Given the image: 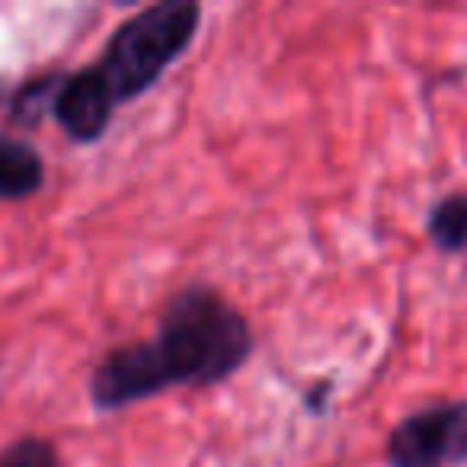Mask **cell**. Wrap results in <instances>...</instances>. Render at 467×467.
Listing matches in <instances>:
<instances>
[{
	"mask_svg": "<svg viewBox=\"0 0 467 467\" xmlns=\"http://www.w3.org/2000/svg\"><path fill=\"white\" fill-rule=\"evenodd\" d=\"M324 394H330V384H320L317 390H311V394H307V407L314 410V413H320V407H324Z\"/></svg>",
	"mask_w": 467,
	"mask_h": 467,
	"instance_id": "cell-10",
	"label": "cell"
},
{
	"mask_svg": "<svg viewBox=\"0 0 467 467\" xmlns=\"http://www.w3.org/2000/svg\"><path fill=\"white\" fill-rule=\"evenodd\" d=\"M163 390H170V378L150 339H138L106 352L90 375V403L99 413L125 410Z\"/></svg>",
	"mask_w": 467,
	"mask_h": 467,
	"instance_id": "cell-4",
	"label": "cell"
},
{
	"mask_svg": "<svg viewBox=\"0 0 467 467\" xmlns=\"http://www.w3.org/2000/svg\"><path fill=\"white\" fill-rule=\"evenodd\" d=\"M116 106L119 103L112 97L99 65H87L80 71L61 78L52 103V116L71 141L93 144L106 135Z\"/></svg>",
	"mask_w": 467,
	"mask_h": 467,
	"instance_id": "cell-5",
	"label": "cell"
},
{
	"mask_svg": "<svg viewBox=\"0 0 467 467\" xmlns=\"http://www.w3.org/2000/svg\"><path fill=\"white\" fill-rule=\"evenodd\" d=\"M390 467H458L467 461V400L403 416L388 435Z\"/></svg>",
	"mask_w": 467,
	"mask_h": 467,
	"instance_id": "cell-3",
	"label": "cell"
},
{
	"mask_svg": "<svg viewBox=\"0 0 467 467\" xmlns=\"http://www.w3.org/2000/svg\"><path fill=\"white\" fill-rule=\"evenodd\" d=\"M150 346L170 388H214L247 365L254 330L218 288L195 282L170 298Z\"/></svg>",
	"mask_w": 467,
	"mask_h": 467,
	"instance_id": "cell-1",
	"label": "cell"
},
{
	"mask_svg": "<svg viewBox=\"0 0 467 467\" xmlns=\"http://www.w3.org/2000/svg\"><path fill=\"white\" fill-rule=\"evenodd\" d=\"M0 467H61V458L42 435H20L0 451Z\"/></svg>",
	"mask_w": 467,
	"mask_h": 467,
	"instance_id": "cell-9",
	"label": "cell"
},
{
	"mask_svg": "<svg viewBox=\"0 0 467 467\" xmlns=\"http://www.w3.org/2000/svg\"><path fill=\"white\" fill-rule=\"evenodd\" d=\"M429 241L441 250V254H464L467 250V192L445 195L435 202L426 221Z\"/></svg>",
	"mask_w": 467,
	"mask_h": 467,
	"instance_id": "cell-7",
	"label": "cell"
},
{
	"mask_svg": "<svg viewBox=\"0 0 467 467\" xmlns=\"http://www.w3.org/2000/svg\"><path fill=\"white\" fill-rule=\"evenodd\" d=\"M202 26V7L195 0H163L138 10L106 42L103 71L116 103L144 97L170 65L182 58Z\"/></svg>",
	"mask_w": 467,
	"mask_h": 467,
	"instance_id": "cell-2",
	"label": "cell"
},
{
	"mask_svg": "<svg viewBox=\"0 0 467 467\" xmlns=\"http://www.w3.org/2000/svg\"><path fill=\"white\" fill-rule=\"evenodd\" d=\"M46 186V161L23 138L0 135V199L20 202Z\"/></svg>",
	"mask_w": 467,
	"mask_h": 467,
	"instance_id": "cell-6",
	"label": "cell"
},
{
	"mask_svg": "<svg viewBox=\"0 0 467 467\" xmlns=\"http://www.w3.org/2000/svg\"><path fill=\"white\" fill-rule=\"evenodd\" d=\"M61 78H65V74H42V78H36V80H26V84L14 93V99H10V116H14V122L26 125V129L39 125L42 119L52 112Z\"/></svg>",
	"mask_w": 467,
	"mask_h": 467,
	"instance_id": "cell-8",
	"label": "cell"
}]
</instances>
